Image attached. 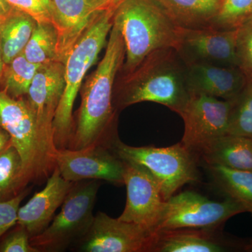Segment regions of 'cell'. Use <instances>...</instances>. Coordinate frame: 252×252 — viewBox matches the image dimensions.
I'll return each instance as SVG.
<instances>
[{"label": "cell", "mask_w": 252, "mask_h": 252, "mask_svg": "<svg viewBox=\"0 0 252 252\" xmlns=\"http://www.w3.org/2000/svg\"><path fill=\"white\" fill-rule=\"evenodd\" d=\"M106 46L102 61L81 89V105L67 149L103 146L112 149L119 139L113 94L118 72L125 61L126 49L114 21Z\"/></svg>", "instance_id": "obj_1"}, {"label": "cell", "mask_w": 252, "mask_h": 252, "mask_svg": "<svg viewBox=\"0 0 252 252\" xmlns=\"http://www.w3.org/2000/svg\"><path fill=\"white\" fill-rule=\"evenodd\" d=\"M190 97L187 65L173 48L156 50L114 86L116 110L143 102L165 106L179 114Z\"/></svg>", "instance_id": "obj_2"}, {"label": "cell", "mask_w": 252, "mask_h": 252, "mask_svg": "<svg viewBox=\"0 0 252 252\" xmlns=\"http://www.w3.org/2000/svg\"><path fill=\"white\" fill-rule=\"evenodd\" d=\"M114 21L125 44L122 68L125 75L133 72L156 50L177 47L180 28L153 0H124L116 10Z\"/></svg>", "instance_id": "obj_3"}, {"label": "cell", "mask_w": 252, "mask_h": 252, "mask_svg": "<svg viewBox=\"0 0 252 252\" xmlns=\"http://www.w3.org/2000/svg\"><path fill=\"white\" fill-rule=\"evenodd\" d=\"M118 6L105 10L94 18L66 57L64 62L65 86L53 124L56 149L67 148L72 131V111L76 97L88 71L107 45V36L114 25Z\"/></svg>", "instance_id": "obj_4"}, {"label": "cell", "mask_w": 252, "mask_h": 252, "mask_svg": "<svg viewBox=\"0 0 252 252\" xmlns=\"http://www.w3.org/2000/svg\"><path fill=\"white\" fill-rule=\"evenodd\" d=\"M0 126L22 159L25 186L49 178L56 168V147L41 133L26 97L12 98L0 91Z\"/></svg>", "instance_id": "obj_5"}, {"label": "cell", "mask_w": 252, "mask_h": 252, "mask_svg": "<svg viewBox=\"0 0 252 252\" xmlns=\"http://www.w3.org/2000/svg\"><path fill=\"white\" fill-rule=\"evenodd\" d=\"M112 150L121 160L147 169L157 181L165 200L184 186L201 182L200 158L181 142L166 147H132L118 139Z\"/></svg>", "instance_id": "obj_6"}, {"label": "cell", "mask_w": 252, "mask_h": 252, "mask_svg": "<svg viewBox=\"0 0 252 252\" xmlns=\"http://www.w3.org/2000/svg\"><path fill=\"white\" fill-rule=\"evenodd\" d=\"M100 187L98 180L74 182L49 226L40 234L31 238L38 251L64 252L81 241L94 223V208Z\"/></svg>", "instance_id": "obj_7"}, {"label": "cell", "mask_w": 252, "mask_h": 252, "mask_svg": "<svg viewBox=\"0 0 252 252\" xmlns=\"http://www.w3.org/2000/svg\"><path fill=\"white\" fill-rule=\"evenodd\" d=\"M246 212L243 205L232 199L215 201L193 190H185L165 200L155 232L177 228H220L231 217Z\"/></svg>", "instance_id": "obj_8"}, {"label": "cell", "mask_w": 252, "mask_h": 252, "mask_svg": "<svg viewBox=\"0 0 252 252\" xmlns=\"http://www.w3.org/2000/svg\"><path fill=\"white\" fill-rule=\"evenodd\" d=\"M233 100L190 94L179 113L185 130L181 142L200 158L217 140L228 135Z\"/></svg>", "instance_id": "obj_9"}, {"label": "cell", "mask_w": 252, "mask_h": 252, "mask_svg": "<svg viewBox=\"0 0 252 252\" xmlns=\"http://www.w3.org/2000/svg\"><path fill=\"white\" fill-rule=\"evenodd\" d=\"M156 232L98 212L87 234L72 250L84 252H153Z\"/></svg>", "instance_id": "obj_10"}, {"label": "cell", "mask_w": 252, "mask_h": 252, "mask_svg": "<svg viewBox=\"0 0 252 252\" xmlns=\"http://www.w3.org/2000/svg\"><path fill=\"white\" fill-rule=\"evenodd\" d=\"M123 162L127 198L125 208L118 219L155 232L165 203L160 187L144 167L125 160Z\"/></svg>", "instance_id": "obj_11"}, {"label": "cell", "mask_w": 252, "mask_h": 252, "mask_svg": "<svg viewBox=\"0 0 252 252\" xmlns=\"http://www.w3.org/2000/svg\"><path fill=\"white\" fill-rule=\"evenodd\" d=\"M54 158L63 178L72 183L94 180L124 185V162L107 147L92 146L79 150L56 149Z\"/></svg>", "instance_id": "obj_12"}, {"label": "cell", "mask_w": 252, "mask_h": 252, "mask_svg": "<svg viewBox=\"0 0 252 252\" xmlns=\"http://www.w3.org/2000/svg\"><path fill=\"white\" fill-rule=\"evenodd\" d=\"M175 50L187 66L208 64L238 67L236 30L180 28Z\"/></svg>", "instance_id": "obj_13"}, {"label": "cell", "mask_w": 252, "mask_h": 252, "mask_svg": "<svg viewBox=\"0 0 252 252\" xmlns=\"http://www.w3.org/2000/svg\"><path fill=\"white\" fill-rule=\"evenodd\" d=\"M51 3L53 25L58 33V61L64 63L69 50L94 18L121 2L114 0H51Z\"/></svg>", "instance_id": "obj_14"}, {"label": "cell", "mask_w": 252, "mask_h": 252, "mask_svg": "<svg viewBox=\"0 0 252 252\" xmlns=\"http://www.w3.org/2000/svg\"><path fill=\"white\" fill-rule=\"evenodd\" d=\"M64 86V63L52 61L40 65L26 96L41 133L54 145L53 124Z\"/></svg>", "instance_id": "obj_15"}, {"label": "cell", "mask_w": 252, "mask_h": 252, "mask_svg": "<svg viewBox=\"0 0 252 252\" xmlns=\"http://www.w3.org/2000/svg\"><path fill=\"white\" fill-rule=\"evenodd\" d=\"M73 184L64 180L56 167L47 179L45 187L36 192L26 205L19 207L17 224L26 228L31 238L40 234L49 226Z\"/></svg>", "instance_id": "obj_16"}, {"label": "cell", "mask_w": 252, "mask_h": 252, "mask_svg": "<svg viewBox=\"0 0 252 252\" xmlns=\"http://www.w3.org/2000/svg\"><path fill=\"white\" fill-rule=\"evenodd\" d=\"M244 246L225 238L220 228H177L156 232L153 252H226Z\"/></svg>", "instance_id": "obj_17"}, {"label": "cell", "mask_w": 252, "mask_h": 252, "mask_svg": "<svg viewBox=\"0 0 252 252\" xmlns=\"http://www.w3.org/2000/svg\"><path fill=\"white\" fill-rule=\"evenodd\" d=\"M246 81L247 76L239 67L208 64L187 66V85L190 94L233 100Z\"/></svg>", "instance_id": "obj_18"}, {"label": "cell", "mask_w": 252, "mask_h": 252, "mask_svg": "<svg viewBox=\"0 0 252 252\" xmlns=\"http://www.w3.org/2000/svg\"><path fill=\"white\" fill-rule=\"evenodd\" d=\"M177 27H210L222 0H153Z\"/></svg>", "instance_id": "obj_19"}, {"label": "cell", "mask_w": 252, "mask_h": 252, "mask_svg": "<svg viewBox=\"0 0 252 252\" xmlns=\"http://www.w3.org/2000/svg\"><path fill=\"white\" fill-rule=\"evenodd\" d=\"M200 158L205 164L252 172V139L228 134L217 140Z\"/></svg>", "instance_id": "obj_20"}, {"label": "cell", "mask_w": 252, "mask_h": 252, "mask_svg": "<svg viewBox=\"0 0 252 252\" xmlns=\"http://www.w3.org/2000/svg\"><path fill=\"white\" fill-rule=\"evenodd\" d=\"M36 23L31 16L14 8L0 18V44L5 64L22 54Z\"/></svg>", "instance_id": "obj_21"}, {"label": "cell", "mask_w": 252, "mask_h": 252, "mask_svg": "<svg viewBox=\"0 0 252 252\" xmlns=\"http://www.w3.org/2000/svg\"><path fill=\"white\" fill-rule=\"evenodd\" d=\"M213 185L224 195L252 214V172L219 164H205Z\"/></svg>", "instance_id": "obj_22"}, {"label": "cell", "mask_w": 252, "mask_h": 252, "mask_svg": "<svg viewBox=\"0 0 252 252\" xmlns=\"http://www.w3.org/2000/svg\"><path fill=\"white\" fill-rule=\"evenodd\" d=\"M57 47L58 33L54 25L37 23L23 54L30 62L41 65L58 61Z\"/></svg>", "instance_id": "obj_23"}, {"label": "cell", "mask_w": 252, "mask_h": 252, "mask_svg": "<svg viewBox=\"0 0 252 252\" xmlns=\"http://www.w3.org/2000/svg\"><path fill=\"white\" fill-rule=\"evenodd\" d=\"M26 188L22 159L11 143L0 153V200L14 198Z\"/></svg>", "instance_id": "obj_24"}, {"label": "cell", "mask_w": 252, "mask_h": 252, "mask_svg": "<svg viewBox=\"0 0 252 252\" xmlns=\"http://www.w3.org/2000/svg\"><path fill=\"white\" fill-rule=\"evenodd\" d=\"M39 67L28 61L23 53L18 55L5 64L1 91L12 98L26 97Z\"/></svg>", "instance_id": "obj_25"}, {"label": "cell", "mask_w": 252, "mask_h": 252, "mask_svg": "<svg viewBox=\"0 0 252 252\" xmlns=\"http://www.w3.org/2000/svg\"><path fill=\"white\" fill-rule=\"evenodd\" d=\"M228 134L252 139V77L233 99Z\"/></svg>", "instance_id": "obj_26"}, {"label": "cell", "mask_w": 252, "mask_h": 252, "mask_svg": "<svg viewBox=\"0 0 252 252\" xmlns=\"http://www.w3.org/2000/svg\"><path fill=\"white\" fill-rule=\"evenodd\" d=\"M252 16V0H222L221 5L210 27L218 30H236Z\"/></svg>", "instance_id": "obj_27"}, {"label": "cell", "mask_w": 252, "mask_h": 252, "mask_svg": "<svg viewBox=\"0 0 252 252\" xmlns=\"http://www.w3.org/2000/svg\"><path fill=\"white\" fill-rule=\"evenodd\" d=\"M236 54L238 67L252 77V16L236 29Z\"/></svg>", "instance_id": "obj_28"}, {"label": "cell", "mask_w": 252, "mask_h": 252, "mask_svg": "<svg viewBox=\"0 0 252 252\" xmlns=\"http://www.w3.org/2000/svg\"><path fill=\"white\" fill-rule=\"evenodd\" d=\"M11 7L31 16L38 23L53 24L51 0H7Z\"/></svg>", "instance_id": "obj_29"}, {"label": "cell", "mask_w": 252, "mask_h": 252, "mask_svg": "<svg viewBox=\"0 0 252 252\" xmlns=\"http://www.w3.org/2000/svg\"><path fill=\"white\" fill-rule=\"evenodd\" d=\"M0 241V252H39L31 245V236L22 225L16 224Z\"/></svg>", "instance_id": "obj_30"}, {"label": "cell", "mask_w": 252, "mask_h": 252, "mask_svg": "<svg viewBox=\"0 0 252 252\" xmlns=\"http://www.w3.org/2000/svg\"><path fill=\"white\" fill-rule=\"evenodd\" d=\"M29 192L30 189L26 188L14 198L0 200V239L17 224L20 205Z\"/></svg>", "instance_id": "obj_31"}, {"label": "cell", "mask_w": 252, "mask_h": 252, "mask_svg": "<svg viewBox=\"0 0 252 252\" xmlns=\"http://www.w3.org/2000/svg\"><path fill=\"white\" fill-rule=\"evenodd\" d=\"M11 143V137L9 134L0 126V153Z\"/></svg>", "instance_id": "obj_32"}, {"label": "cell", "mask_w": 252, "mask_h": 252, "mask_svg": "<svg viewBox=\"0 0 252 252\" xmlns=\"http://www.w3.org/2000/svg\"><path fill=\"white\" fill-rule=\"evenodd\" d=\"M12 9L7 0H0V18H4L9 14Z\"/></svg>", "instance_id": "obj_33"}, {"label": "cell", "mask_w": 252, "mask_h": 252, "mask_svg": "<svg viewBox=\"0 0 252 252\" xmlns=\"http://www.w3.org/2000/svg\"><path fill=\"white\" fill-rule=\"evenodd\" d=\"M5 63L3 59L2 52H1V44H0V91H1V84H2L3 73H4Z\"/></svg>", "instance_id": "obj_34"}, {"label": "cell", "mask_w": 252, "mask_h": 252, "mask_svg": "<svg viewBox=\"0 0 252 252\" xmlns=\"http://www.w3.org/2000/svg\"><path fill=\"white\" fill-rule=\"evenodd\" d=\"M243 250L245 252H252V240L248 244H245Z\"/></svg>", "instance_id": "obj_35"}, {"label": "cell", "mask_w": 252, "mask_h": 252, "mask_svg": "<svg viewBox=\"0 0 252 252\" xmlns=\"http://www.w3.org/2000/svg\"><path fill=\"white\" fill-rule=\"evenodd\" d=\"M114 1H119V2H122V1H124V0H114Z\"/></svg>", "instance_id": "obj_36"}]
</instances>
